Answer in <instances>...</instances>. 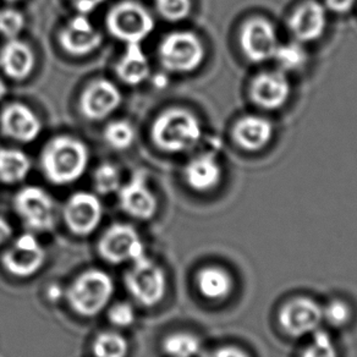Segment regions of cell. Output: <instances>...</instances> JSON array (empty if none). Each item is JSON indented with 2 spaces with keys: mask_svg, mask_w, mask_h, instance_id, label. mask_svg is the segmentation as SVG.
Segmentation results:
<instances>
[{
  "mask_svg": "<svg viewBox=\"0 0 357 357\" xmlns=\"http://www.w3.org/2000/svg\"><path fill=\"white\" fill-rule=\"evenodd\" d=\"M93 186L96 192L102 196L118 192L121 186V174L115 164L102 163L93 173Z\"/></svg>",
  "mask_w": 357,
  "mask_h": 357,
  "instance_id": "cell-29",
  "label": "cell"
},
{
  "mask_svg": "<svg viewBox=\"0 0 357 357\" xmlns=\"http://www.w3.org/2000/svg\"><path fill=\"white\" fill-rule=\"evenodd\" d=\"M14 208L26 227L36 233L52 231L56 225V204L45 189L25 186L14 197Z\"/></svg>",
  "mask_w": 357,
  "mask_h": 357,
  "instance_id": "cell-8",
  "label": "cell"
},
{
  "mask_svg": "<svg viewBox=\"0 0 357 357\" xmlns=\"http://www.w3.org/2000/svg\"><path fill=\"white\" fill-rule=\"evenodd\" d=\"M293 93L289 75L282 70H262L248 84V96L255 107L262 112H275L287 105Z\"/></svg>",
  "mask_w": 357,
  "mask_h": 357,
  "instance_id": "cell-9",
  "label": "cell"
},
{
  "mask_svg": "<svg viewBox=\"0 0 357 357\" xmlns=\"http://www.w3.org/2000/svg\"><path fill=\"white\" fill-rule=\"evenodd\" d=\"M322 3L328 13L334 15H347L357 6V0H322Z\"/></svg>",
  "mask_w": 357,
  "mask_h": 357,
  "instance_id": "cell-35",
  "label": "cell"
},
{
  "mask_svg": "<svg viewBox=\"0 0 357 357\" xmlns=\"http://www.w3.org/2000/svg\"><path fill=\"white\" fill-rule=\"evenodd\" d=\"M103 139L115 151L129 149L136 139L134 125L126 120L110 121L103 130Z\"/></svg>",
  "mask_w": 357,
  "mask_h": 357,
  "instance_id": "cell-28",
  "label": "cell"
},
{
  "mask_svg": "<svg viewBox=\"0 0 357 357\" xmlns=\"http://www.w3.org/2000/svg\"><path fill=\"white\" fill-rule=\"evenodd\" d=\"M98 252L105 262L121 264L135 262L146 256V248L139 231L130 224H113L105 230L98 243Z\"/></svg>",
  "mask_w": 357,
  "mask_h": 357,
  "instance_id": "cell-10",
  "label": "cell"
},
{
  "mask_svg": "<svg viewBox=\"0 0 357 357\" xmlns=\"http://www.w3.org/2000/svg\"><path fill=\"white\" fill-rule=\"evenodd\" d=\"M351 319V308L342 300H332L323 306V322L331 327L340 328Z\"/></svg>",
  "mask_w": 357,
  "mask_h": 357,
  "instance_id": "cell-33",
  "label": "cell"
},
{
  "mask_svg": "<svg viewBox=\"0 0 357 357\" xmlns=\"http://www.w3.org/2000/svg\"><path fill=\"white\" fill-rule=\"evenodd\" d=\"M105 1V0H70L75 10L77 11V14H82V15H89L91 13L97 10Z\"/></svg>",
  "mask_w": 357,
  "mask_h": 357,
  "instance_id": "cell-37",
  "label": "cell"
},
{
  "mask_svg": "<svg viewBox=\"0 0 357 357\" xmlns=\"http://www.w3.org/2000/svg\"><path fill=\"white\" fill-rule=\"evenodd\" d=\"M272 61H274L277 69L282 70L285 74L298 73L307 65V50L303 43L295 40L279 43Z\"/></svg>",
  "mask_w": 357,
  "mask_h": 357,
  "instance_id": "cell-25",
  "label": "cell"
},
{
  "mask_svg": "<svg viewBox=\"0 0 357 357\" xmlns=\"http://www.w3.org/2000/svg\"><path fill=\"white\" fill-rule=\"evenodd\" d=\"M123 95L110 79H95L84 86L79 97V114L89 121H102L119 109Z\"/></svg>",
  "mask_w": 357,
  "mask_h": 357,
  "instance_id": "cell-13",
  "label": "cell"
},
{
  "mask_svg": "<svg viewBox=\"0 0 357 357\" xmlns=\"http://www.w3.org/2000/svg\"><path fill=\"white\" fill-rule=\"evenodd\" d=\"M31 170L29 155L17 149H0V183L16 185L22 183Z\"/></svg>",
  "mask_w": 357,
  "mask_h": 357,
  "instance_id": "cell-24",
  "label": "cell"
},
{
  "mask_svg": "<svg viewBox=\"0 0 357 357\" xmlns=\"http://www.w3.org/2000/svg\"><path fill=\"white\" fill-rule=\"evenodd\" d=\"M89 151L82 139L73 135H58L47 141L40 154V167L50 184L68 186L84 176Z\"/></svg>",
  "mask_w": 357,
  "mask_h": 357,
  "instance_id": "cell-1",
  "label": "cell"
},
{
  "mask_svg": "<svg viewBox=\"0 0 357 357\" xmlns=\"http://www.w3.org/2000/svg\"><path fill=\"white\" fill-rule=\"evenodd\" d=\"M159 64L172 74H191L204 65L207 50L204 40L192 31H173L159 42Z\"/></svg>",
  "mask_w": 357,
  "mask_h": 357,
  "instance_id": "cell-3",
  "label": "cell"
},
{
  "mask_svg": "<svg viewBox=\"0 0 357 357\" xmlns=\"http://www.w3.org/2000/svg\"><path fill=\"white\" fill-rule=\"evenodd\" d=\"M204 125L197 114L181 105L162 110L151 126V139L164 153L189 152L201 142Z\"/></svg>",
  "mask_w": 357,
  "mask_h": 357,
  "instance_id": "cell-2",
  "label": "cell"
},
{
  "mask_svg": "<svg viewBox=\"0 0 357 357\" xmlns=\"http://www.w3.org/2000/svg\"><path fill=\"white\" fill-rule=\"evenodd\" d=\"M6 1H9V3H15V1H19V0H6Z\"/></svg>",
  "mask_w": 357,
  "mask_h": 357,
  "instance_id": "cell-41",
  "label": "cell"
},
{
  "mask_svg": "<svg viewBox=\"0 0 357 357\" xmlns=\"http://www.w3.org/2000/svg\"><path fill=\"white\" fill-rule=\"evenodd\" d=\"M154 6L163 20L175 24L191 15L194 3L192 0H154Z\"/></svg>",
  "mask_w": 357,
  "mask_h": 357,
  "instance_id": "cell-30",
  "label": "cell"
},
{
  "mask_svg": "<svg viewBox=\"0 0 357 357\" xmlns=\"http://www.w3.org/2000/svg\"><path fill=\"white\" fill-rule=\"evenodd\" d=\"M118 199L120 208L130 217L139 220L153 218L158 209V201L149 189L147 173L144 170L135 172L126 184H121L118 191Z\"/></svg>",
  "mask_w": 357,
  "mask_h": 357,
  "instance_id": "cell-17",
  "label": "cell"
},
{
  "mask_svg": "<svg viewBox=\"0 0 357 357\" xmlns=\"http://www.w3.org/2000/svg\"><path fill=\"white\" fill-rule=\"evenodd\" d=\"M95 357H126L129 352V342L118 332H102L92 345Z\"/></svg>",
  "mask_w": 357,
  "mask_h": 357,
  "instance_id": "cell-27",
  "label": "cell"
},
{
  "mask_svg": "<svg viewBox=\"0 0 357 357\" xmlns=\"http://www.w3.org/2000/svg\"><path fill=\"white\" fill-rule=\"evenodd\" d=\"M131 264L125 275V287L131 298L144 307L158 305L167 293V275L163 268L147 255Z\"/></svg>",
  "mask_w": 357,
  "mask_h": 357,
  "instance_id": "cell-6",
  "label": "cell"
},
{
  "mask_svg": "<svg viewBox=\"0 0 357 357\" xmlns=\"http://www.w3.org/2000/svg\"><path fill=\"white\" fill-rule=\"evenodd\" d=\"M154 26L153 15L137 0H121L105 15L107 31L125 45L142 43L152 35Z\"/></svg>",
  "mask_w": 357,
  "mask_h": 357,
  "instance_id": "cell-5",
  "label": "cell"
},
{
  "mask_svg": "<svg viewBox=\"0 0 357 357\" xmlns=\"http://www.w3.org/2000/svg\"><path fill=\"white\" fill-rule=\"evenodd\" d=\"M298 357H337V350L332 337L322 329H318Z\"/></svg>",
  "mask_w": 357,
  "mask_h": 357,
  "instance_id": "cell-31",
  "label": "cell"
},
{
  "mask_svg": "<svg viewBox=\"0 0 357 357\" xmlns=\"http://www.w3.org/2000/svg\"><path fill=\"white\" fill-rule=\"evenodd\" d=\"M223 165L214 152L196 154L185 164L184 180L190 189L207 194L217 189L223 180Z\"/></svg>",
  "mask_w": 357,
  "mask_h": 357,
  "instance_id": "cell-20",
  "label": "cell"
},
{
  "mask_svg": "<svg viewBox=\"0 0 357 357\" xmlns=\"http://www.w3.org/2000/svg\"><path fill=\"white\" fill-rule=\"evenodd\" d=\"M0 132L17 144H31L40 137L42 123L31 107L13 102L0 112Z\"/></svg>",
  "mask_w": 357,
  "mask_h": 357,
  "instance_id": "cell-18",
  "label": "cell"
},
{
  "mask_svg": "<svg viewBox=\"0 0 357 357\" xmlns=\"http://www.w3.org/2000/svg\"><path fill=\"white\" fill-rule=\"evenodd\" d=\"M278 32L273 22L264 16H251L238 30V45L243 56L252 64L272 61L278 48Z\"/></svg>",
  "mask_w": 357,
  "mask_h": 357,
  "instance_id": "cell-7",
  "label": "cell"
},
{
  "mask_svg": "<svg viewBox=\"0 0 357 357\" xmlns=\"http://www.w3.org/2000/svg\"><path fill=\"white\" fill-rule=\"evenodd\" d=\"M114 290L109 274L102 269H89L75 278L65 296L74 312L82 317H95L108 306Z\"/></svg>",
  "mask_w": 357,
  "mask_h": 357,
  "instance_id": "cell-4",
  "label": "cell"
},
{
  "mask_svg": "<svg viewBox=\"0 0 357 357\" xmlns=\"http://www.w3.org/2000/svg\"><path fill=\"white\" fill-rule=\"evenodd\" d=\"M47 261L45 248L32 233L22 234L6 250L1 262L6 272L16 278H30L38 273Z\"/></svg>",
  "mask_w": 357,
  "mask_h": 357,
  "instance_id": "cell-12",
  "label": "cell"
},
{
  "mask_svg": "<svg viewBox=\"0 0 357 357\" xmlns=\"http://www.w3.org/2000/svg\"><path fill=\"white\" fill-rule=\"evenodd\" d=\"M36 63L35 50L25 40H6L0 48V70L13 81L29 79L35 70Z\"/></svg>",
  "mask_w": 357,
  "mask_h": 357,
  "instance_id": "cell-21",
  "label": "cell"
},
{
  "mask_svg": "<svg viewBox=\"0 0 357 357\" xmlns=\"http://www.w3.org/2000/svg\"><path fill=\"white\" fill-rule=\"evenodd\" d=\"M204 357H250V355L241 347L225 345L214 349Z\"/></svg>",
  "mask_w": 357,
  "mask_h": 357,
  "instance_id": "cell-36",
  "label": "cell"
},
{
  "mask_svg": "<svg viewBox=\"0 0 357 357\" xmlns=\"http://www.w3.org/2000/svg\"><path fill=\"white\" fill-rule=\"evenodd\" d=\"M56 40L66 54L84 58L100 48L103 36L92 25L87 15L77 14L60 29Z\"/></svg>",
  "mask_w": 357,
  "mask_h": 357,
  "instance_id": "cell-16",
  "label": "cell"
},
{
  "mask_svg": "<svg viewBox=\"0 0 357 357\" xmlns=\"http://www.w3.org/2000/svg\"><path fill=\"white\" fill-rule=\"evenodd\" d=\"M14 234L11 224L6 218L0 217V246L8 243Z\"/></svg>",
  "mask_w": 357,
  "mask_h": 357,
  "instance_id": "cell-38",
  "label": "cell"
},
{
  "mask_svg": "<svg viewBox=\"0 0 357 357\" xmlns=\"http://www.w3.org/2000/svg\"><path fill=\"white\" fill-rule=\"evenodd\" d=\"M275 134L273 121L266 115L248 113L235 120L231 139L238 149L248 153H257L272 144Z\"/></svg>",
  "mask_w": 357,
  "mask_h": 357,
  "instance_id": "cell-19",
  "label": "cell"
},
{
  "mask_svg": "<svg viewBox=\"0 0 357 357\" xmlns=\"http://www.w3.org/2000/svg\"><path fill=\"white\" fill-rule=\"evenodd\" d=\"M26 26L25 15L15 8L0 10V36L6 40L19 38Z\"/></svg>",
  "mask_w": 357,
  "mask_h": 357,
  "instance_id": "cell-32",
  "label": "cell"
},
{
  "mask_svg": "<svg viewBox=\"0 0 357 357\" xmlns=\"http://www.w3.org/2000/svg\"><path fill=\"white\" fill-rule=\"evenodd\" d=\"M61 294H63V291L60 290V288H58V287H53V288L50 290V298H59L60 296H61Z\"/></svg>",
  "mask_w": 357,
  "mask_h": 357,
  "instance_id": "cell-40",
  "label": "cell"
},
{
  "mask_svg": "<svg viewBox=\"0 0 357 357\" xmlns=\"http://www.w3.org/2000/svg\"><path fill=\"white\" fill-rule=\"evenodd\" d=\"M163 350L169 357H197L202 351V342L191 333H175L165 337Z\"/></svg>",
  "mask_w": 357,
  "mask_h": 357,
  "instance_id": "cell-26",
  "label": "cell"
},
{
  "mask_svg": "<svg viewBox=\"0 0 357 357\" xmlns=\"http://www.w3.org/2000/svg\"><path fill=\"white\" fill-rule=\"evenodd\" d=\"M114 70L123 84L132 87L144 84L149 77L151 66L141 43L126 45V50L116 61Z\"/></svg>",
  "mask_w": 357,
  "mask_h": 357,
  "instance_id": "cell-22",
  "label": "cell"
},
{
  "mask_svg": "<svg viewBox=\"0 0 357 357\" xmlns=\"http://www.w3.org/2000/svg\"><path fill=\"white\" fill-rule=\"evenodd\" d=\"M105 208L98 195L79 191L65 202L61 215L66 228L77 236H89L100 227Z\"/></svg>",
  "mask_w": 357,
  "mask_h": 357,
  "instance_id": "cell-11",
  "label": "cell"
},
{
  "mask_svg": "<svg viewBox=\"0 0 357 357\" xmlns=\"http://www.w3.org/2000/svg\"><path fill=\"white\" fill-rule=\"evenodd\" d=\"M196 285L204 298L209 301H223L233 293L234 278L225 268L207 266L199 269Z\"/></svg>",
  "mask_w": 357,
  "mask_h": 357,
  "instance_id": "cell-23",
  "label": "cell"
},
{
  "mask_svg": "<svg viewBox=\"0 0 357 357\" xmlns=\"http://www.w3.org/2000/svg\"><path fill=\"white\" fill-rule=\"evenodd\" d=\"M278 319L288 335L303 337L319 329L323 322V306L312 298L298 296L280 308Z\"/></svg>",
  "mask_w": 357,
  "mask_h": 357,
  "instance_id": "cell-14",
  "label": "cell"
},
{
  "mask_svg": "<svg viewBox=\"0 0 357 357\" xmlns=\"http://www.w3.org/2000/svg\"><path fill=\"white\" fill-rule=\"evenodd\" d=\"M6 95H8V86L6 81L0 77V100H4Z\"/></svg>",
  "mask_w": 357,
  "mask_h": 357,
  "instance_id": "cell-39",
  "label": "cell"
},
{
  "mask_svg": "<svg viewBox=\"0 0 357 357\" xmlns=\"http://www.w3.org/2000/svg\"><path fill=\"white\" fill-rule=\"evenodd\" d=\"M328 13L319 0H303L288 17V30L293 40L310 45L321 40L328 26Z\"/></svg>",
  "mask_w": 357,
  "mask_h": 357,
  "instance_id": "cell-15",
  "label": "cell"
},
{
  "mask_svg": "<svg viewBox=\"0 0 357 357\" xmlns=\"http://www.w3.org/2000/svg\"><path fill=\"white\" fill-rule=\"evenodd\" d=\"M108 317L115 327L128 328L134 324L136 313L130 303H118L110 308Z\"/></svg>",
  "mask_w": 357,
  "mask_h": 357,
  "instance_id": "cell-34",
  "label": "cell"
}]
</instances>
